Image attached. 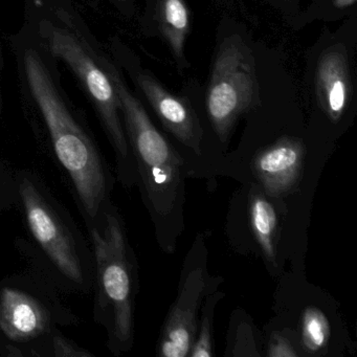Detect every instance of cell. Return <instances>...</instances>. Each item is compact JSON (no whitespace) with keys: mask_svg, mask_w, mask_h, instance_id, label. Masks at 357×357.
I'll return each instance as SVG.
<instances>
[{"mask_svg":"<svg viewBox=\"0 0 357 357\" xmlns=\"http://www.w3.org/2000/svg\"><path fill=\"white\" fill-rule=\"evenodd\" d=\"M24 62L29 87L47 123L56 154L72 177L87 213L96 217L106 194L99 153L62 101L36 51H26Z\"/></svg>","mask_w":357,"mask_h":357,"instance_id":"cell-1","label":"cell"},{"mask_svg":"<svg viewBox=\"0 0 357 357\" xmlns=\"http://www.w3.org/2000/svg\"><path fill=\"white\" fill-rule=\"evenodd\" d=\"M104 63L118 96L120 112L126 123L127 135L150 204L158 215H168L174 208L178 194L183 160L154 126L145 108L129 91L118 70L108 62Z\"/></svg>","mask_w":357,"mask_h":357,"instance_id":"cell-2","label":"cell"},{"mask_svg":"<svg viewBox=\"0 0 357 357\" xmlns=\"http://www.w3.org/2000/svg\"><path fill=\"white\" fill-rule=\"evenodd\" d=\"M259 84L252 52L237 37L227 38L217 52L206 105L221 142H225L241 114L258 104Z\"/></svg>","mask_w":357,"mask_h":357,"instance_id":"cell-3","label":"cell"},{"mask_svg":"<svg viewBox=\"0 0 357 357\" xmlns=\"http://www.w3.org/2000/svg\"><path fill=\"white\" fill-rule=\"evenodd\" d=\"M91 235L102 305L112 314L114 337L128 348L133 340V313L124 234L118 219L108 214L103 229H93Z\"/></svg>","mask_w":357,"mask_h":357,"instance_id":"cell-4","label":"cell"},{"mask_svg":"<svg viewBox=\"0 0 357 357\" xmlns=\"http://www.w3.org/2000/svg\"><path fill=\"white\" fill-rule=\"evenodd\" d=\"M51 49L77 75L99 112L116 153L126 158L128 143L121 123L118 96L105 68L96 62L76 37L64 31L52 33Z\"/></svg>","mask_w":357,"mask_h":357,"instance_id":"cell-5","label":"cell"},{"mask_svg":"<svg viewBox=\"0 0 357 357\" xmlns=\"http://www.w3.org/2000/svg\"><path fill=\"white\" fill-rule=\"evenodd\" d=\"M20 195L26 208L29 227L41 248L66 277L77 283H82L80 259L70 233L60 222L57 215L28 179H24L20 185Z\"/></svg>","mask_w":357,"mask_h":357,"instance_id":"cell-6","label":"cell"},{"mask_svg":"<svg viewBox=\"0 0 357 357\" xmlns=\"http://www.w3.org/2000/svg\"><path fill=\"white\" fill-rule=\"evenodd\" d=\"M204 289L202 267L191 269L183 278L178 296L165 321L158 344L162 356H189L197 334V312Z\"/></svg>","mask_w":357,"mask_h":357,"instance_id":"cell-7","label":"cell"},{"mask_svg":"<svg viewBox=\"0 0 357 357\" xmlns=\"http://www.w3.org/2000/svg\"><path fill=\"white\" fill-rule=\"evenodd\" d=\"M137 82L165 128L185 147L202 153V125L191 103L167 91L149 73H137Z\"/></svg>","mask_w":357,"mask_h":357,"instance_id":"cell-8","label":"cell"},{"mask_svg":"<svg viewBox=\"0 0 357 357\" xmlns=\"http://www.w3.org/2000/svg\"><path fill=\"white\" fill-rule=\"evenodd\" d=\"M305 147L296 137H283L262 150L252 160V170L271 196L287 193L300 178Z\"/></svg>","mask_w":357,"mask_h":357,"instance_id":"cell-9","label":"cell"},{"mask_svg":"<svg viewBox=\"0 0 357 357\" xmlns=\"http://www.w3.org/2000/svg\"><path fill=\"white\" fill-rule=\"evenodd\" d=\"M350 68L346 51L331 47L321 55L317 66V95L319 106L332 122H337L351 100Z\"/></svg>","mask_w":357,"mask_h":357,"instance_id":"cell-10","label":"cell"},{"mask_svg":"<svg viewBox=\"0 0 357 357\" xmlns=\"http://www.w3.org/2000/svg\"><path fill=\"white\" fill-rule=\"evenodd\" d=\"M47 325V312L34 298L13 288L0 291V329L10 340L36 337Z\"/></svg>","mask_w":357,"mask_h":357,"instance_id":"cell-11","label":"cell"},{"mask_svg":"<svg viewBox=\"0 0 357 357\" xmlns=\"http://www.w3.org/2000/svg\"><path fill=\"white\" fill-rule=\"evenodd\" d=\"M155 22L179 68H188L185 56V39L191 28L190 10L185 0H156Z\"/></svg>","mask_w":357,"mask_h":357,"instance_id":"cell-12","label":"cell"},{"mask_svg":"<svg viewBox=\"0 0 357 357\" xmlns=\"http://www.w3.org/2000/svg\"><path fill=\"white\" fill-rule=\"evenodd\" d=\"M250 217L252 231L267 259L275 260V235L277 215L271 202L260 193L250 198Z\"/></svg>","mask_w":357,"mask_h":357,"instance_id":"cell-13","label":"cell"},{"mask_svg":"<svg viewBox=\"0 0 357 357\" xmlns=\"http://www.w3.org/2000/svg\"><path fill=\"white\" fill-rule=\"evenodd\" d=\"M303 344L308 352L317 353L327 346L330 337L329 321L317 308H307L302 317Z\"/></svg>","mask_w":357,"mask_h":357,"instance_id":"cell-14","label":"cell"},{"mask_svg":"<svg viewBox=\"0 0 357 357\" xmlns=\"http://www.w3.org/2000/svg\"><path fill=\"white\" fill-rule=\"evenodd\" d=\"M221 296H222L221 294H211L208 296L206 304L202 307L199 330L196 334L197 337L194 340L189 356L212 357L214 355L212 338L213 321H214L215 306L220 300Z\"/></svg>","mask_w":357,"mask_h":357,"instance_id":"cell-15","label":"cell"},{"mask_svg":"<svg viewBox=\"0 0 357 357\" xmlns=\"http://www.w3.org/2000/svg\"><path fill=\"white\" fill-rule=\"evenodd\" d=\"M54 353L56 356L61 357H91L93 356L89 351L83 350V349L78 348L75 346L73 342H68L66 338L62 336H55L53 340Z\"/></svg>","mask_w":357,"mask_h":357,"instance_id":"cell-16","label":"cell"},{"mask_svg":"<svg viewBox=\"0 0 357 357\" xmlns=\"http://www.w3.org/2000/svg\"><path fill=\"white\" fill-rule=\"evenodd\" d=\"M268 356L296 357L298 356V353L294 351V347L285 337L275 334L269 344Z\"/></svg>","mask_w":357,"mask_h":357,"instance_id":"cell-17","label":"cell"},{"mask_svg":"<svg viewBox=\"0 0 357 357\" xmlns=\"http://www.w3.org/2000/svg\"><path fill=\"white\" fill-rule=\"evenodd\" d=\"M355 3H356V0H334V6L337 9H348V8L352 7Z\"/></svg>","mask_w":357,"mask_h":357,"instance_id":"cell-18","label":"cell"},{"mask_svg":"<svg viewBox=\"0 0 357 357\" xmlns=\"http://www.w3.org/2000/svg\"><path fill=\"white\" fill-rule=\"evenodd\" d=\"M114 1L120 6H126L129 3V0H114Z\"/></svg>","mask_w":357,"mask_h":357,"instance_id":"cell-19","label":"cell"}]
</instances>
